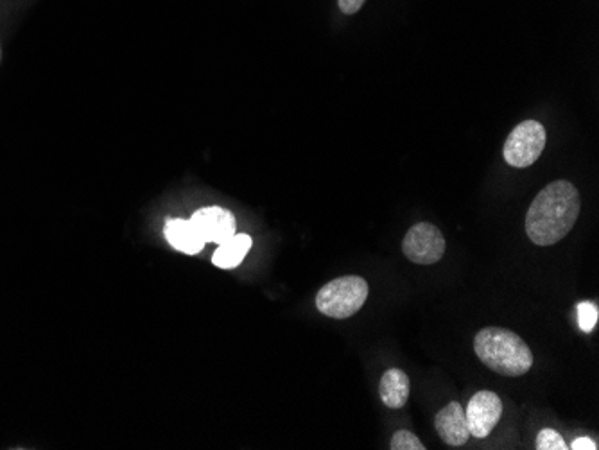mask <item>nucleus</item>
Instances as JSON below:
<instances>
[{"label":"nucleus","instance_id":"2","mask_svg":"<svg viewBox=\"0 0 599 450\" xmlns=\"http://www.w3.org/2000/svg\"><path fill=\"white\" fill-rule=\"evenodd\" d=\"M474 350L481 363L506 377L526 375L533 366V354L524 339L501 327L479 330L474 338Z\"/></svg>","mask_w":599,"mask_h":450},{"label":"nucleus","instance_id":"13","mask_svg":"<svg viewBox=\"0 0 599 450\" xmlns=\"http://www.w3.org/2000/svg\"><path fill=\"white\" fill-rule=\"evenodd\" d=\"M391 450H426L424 443L409 431H397L393 434L390 443Z\"/></svg>","mask_w":599,"mask_h":450},{"label":"nucleus","instance_id":"11","mask_svg":"<svg viewBox=\"0 0 599 450\" xmlns=\"http://www.w3.org/2000/svg\"><path fill=\"white\" fill-rule=\"evenodd\" d=\"M250 248H252L250 235L235 234L226 243L219 244L218 250L212 257V262H214V266L221 269L237 268L243 262L244 257L248 255Z\"/></svg>","mask_w":599,"mask_h":450},{"label":"nucleus","instance_id":"1","mask_svg":"<svg viewBox=\"0 0 599 450\" xmlns=\"http://www.w3.org/2000/svg\"><path fill=\"white\" fill-rule=\"evenodd\" d=\"M580 192L573 183L558 180L537 194L526 214V234L537 246L560 243L580 216Z\"/></svg>","mask_w":599,"mask_h":450},{"label":"nucleus","instance_id":"16","mask_svg":"<svg viewBox=\"0 0 599 450\" xmlns=\"http://www.w3.org/2000/svg\"><path fill=\"white\" fill-rule=\"evenodd\" d=\"M571 449L596 450L598 449V445H596V442H592L591 438H578V440H574L573 445H571Z\"/></svg>","mask_w":599,"mask_h":450},{"label":"nucleus","instance_id":"10","mask_svg":"<svg viewBox=\"0 0 599 450\" xmlns=\"http://www.w3.org/2000/svg\"><path fill=\"white\" fill-rule=\"evenodd\" d=\"M409 391H411L409 377L399 368H391L382 375L379 395L384 406L390 409H402L408 402Z\"/></svg>","mask_w":599,"mask_h":450},{"label":"nucleus","instance_id":"3","mask_svg":"<svg viewBox=\"0 0 599 450\" xmlns=\"http://www.w3.org/2000/svg\"><path fill=\"white\" fill-rule=\"evenodd\" d=\"M368 293L370 289L365 278L354 277V275L336 278L318 291L316 307L329 318L345 320L361 311Z\"/></svg>","mask_w":599,"mask_h":450},{"label":"nucleus","instance_id":"5","mask_svg":"<svg viewBox=\"0 0 599 450\" xmlns=\"http://www.w3.org/2000/svg\"><path fill=\"white\" fill-rule=\"evenodd\" d=\"M445 237L440 228L431 223L411 226L402 241V251L411 262L420 266H431L445 255Z\"/></svg>","mask_w":599,"mask_h":450},{"label":"nucleus","instance_id":"7","mask_svg":"<svg viewBox=\"0 0 599 450\" xmlns=\"http://www.w3.org/2000/svg\"><path fill=\"white\" fill-rule=\"evenodd\" d=\"M203 243L223 244L235 235V217L221 207H207L198 210L189 219Z\"/></svg>","mask_w":599,"mask_h":450},{"label":"nucleus","instance_id":"14","mask_svg":"<svg viewBox=\"0 0 599 450\" xmlns=\"http://www.w3.org/2000/svg\"><path fill=\"white\" fill-rule=\"evenodd\" d=\"M537 449L539 450H565L569 449L565 445L564 438L553 429H544L537 436Z\"/></svg>","mask_w":599,"mask_h":450},{"label":"nucleus","instance_id":"12","mask_svg":"<svg viewBox=\"0 0 599 450\" xmlns=\"http://www.w3.org/2000/svg\"><path fill=\"white\" fill-rule=\"evenodd\" d=\"M599 311L596 303L582 302L578 305V325L583 332H592L598 323Z\"/></svg>","mask_w":599,"mask_h":450},{"label":"nucleus","instance_id":"8","mask_svg":"<svg viewBox=\"0 0 599 450\" xmlns=\"http://www.w3.org/2000/svg\"><path fill=\"white\" fill-rule=\"evenodd\" d=\"M435 427L440 438L451 447H460L469 442L470 431L465 409L458 402H451L438 411Z\"/></svg>","mask_w":599,"mask_h":450},{"label":"nucleus","instance_id":"15","mask_svg":"<svg viewBox=\"0 0 599 450\" xmlns=\"http://www.w3.org/2000/svg\"><path fill=\"white\" fill-rule=\"evenodd\" d=\"M366 0H338L339 9L345 15H354L359 9L363 8Z\"/></svg>","mask_w":599,"mask_h":450},{"label":"nucleus","instance_id":"4","mask_svg":"<svg viewBox=\"0 0 599 450\" xmlns=\"http://www.w3.org/2000/svg\"><path fill=\"white\" fill-rule=\"evenodd\" d=\"M546 128L539 121H524L513 128L504 142L503 155L506 164L526 169L539 160L546 148Z\"/></svg>","mask_w":599,"mask_h":450},{"label":"nucleus","instance_id":"9","mask_svg":"<svg viewBox=\"0 0 599 450\" xmlns=\"http://www.w3.org/2000/svg\"><path fill=\"white\" fill-rule=\"evenodd\" d=\"M165 237L174 250L187 255H196L205 248V243L191 221L187 219H169L165 225Z\"/></svg>","mask_w":599,"mask_h":450},{"label":"nucleus","instance_id":"6","mask_svg":"<svg viewBox=\"0 0 599 450\" xmlns=\"http://www.w3.org/2000/svg\"><path fill=\"white\" fill-rule=\"evenodd\" d=\"M465 416H467L470 436L487 438L503 416V400L499 399V395L494 391H478L470 399Z\"/></svg>","mask_w":599,"mask_h":450}]
</instances>
